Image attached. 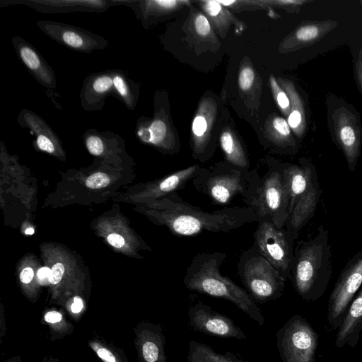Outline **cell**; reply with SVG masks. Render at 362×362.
I'll return each instance as SVG.
<instances>
[{
	"label": "cell",
	"instance_id": "1",
	"mask_svg": "<svg viewBox=\"0 0 362 362\" xmlns=\"http://www.w3.org/2000/svg\"><path fill=\"white\" fill-rule=\"evenodd\" d=\"M157 219L173 234L196 236L204 232L228 233L246 224L258 222L259 216L247 206H226L214 211H203L173 192L156 204Z\"/></svg>",
	"mask_w": 362,
	"mask_h": 362
},
{
	"label": "cell",
	"instance_id": "2",
	"mask_svg": "<svg viewBox=\"0 0 362 362\" xmlns=\"http://www.w3.org/2000/svg\"><path fill=\"white\" fill-rule=\"evenodd\" d=\"M226 258L223 252H202L193 257L182 279L192 291L221 298L235 304L260 326L265 322L261 310L250 293L223 276L220 267Z\"/></svg>",
	"mask_w": 362,
	"mask_h": 362
},
{
	"label": "cell",
	"instance_id": "3",
	"mask_svg": "<svg viewBox=\"0 0 362 362\" xmlns=\"http://www.w3.org/2000/svg\"><path fill=\"white\" fill-rule=\"evenodd\" d=\"M332 274L329 230L320 225L313 236L298 242L291 269L293 286L306 301H316L325 293Z\"/></svg>",
	"mask_w": 362,
	"mask_h": 362
},
{
	"label": "cell",
	"instance_id": "4",
	"mask_svg": "<svg viewBox=\"0 0 362 362\" xmlns=\"http://www.w3.org/2000/svg\"><path fill=\"white\" fill-rule=\"evenodd\" d=\"M284 175L289 194V216L286 229L295 240L314 216L322 190L315 167L307 160L284 165Z\"/></svg>",
	"mask_w": 362,
	"mask_h": 362
},
{
	"label": "cell",
	"instance_id": "5",
	"mask_svg": "<svg viewBox=\"0 0 362 362\" xmlns=\"http://www.w3.org/2000/svg\"><path fill=\"white\" fill-rule=\"evenodd\" d=\"M199 192L207 196L215 204L224 207L238 196L249 207L252 196L253 173L237 168L228 162L209 168H201L192 180Z\"/></svg>",
	"mask_w": 362,
	"mask_h": 362
},
{
	"label": "cell",
	"instance_id": "6",
	"mask_svg": "<svg viewBox=\"0 0 362 362\" xmlns=\"http://www.w3.org/2000/svg\"><path fill=\"white\" fill-rule=\"evenodd\" d=\"M284 165L270 162L267 169L252 170V196L249 208L278 228H284L289 216V194L284 175Z\"/></svg>",
	"mask_w": 362,
	"mask_h": 362
},
{
	"label": "cell",
	"instance_id": "7",
	"mask_svg": "<svg viewBox=\"0 0 362 362\" xmlns=\"http://www.w3.org/2000/svg\"><path fill=\"white\" fill-rule=\"evenodd\" d=\"M238 275L255 302L264 303L279 298L286 280L260 253L255 243L240 256Z\"/></svg>",
	"mask_w": 362,
	"mask_h": 362
},
{
	"label": "cell",
	"instance_id": "8",
	"mask_svg": "<svg viewBox=\"0 0 362 362\" xmlns=\"http://www.w3.org/2000/svg\"><path fill=\"white\" fill-rule=\"evenodd\" d=\"M282 362H317L319 335L305 318L294 315L277 331Z\"/></svg>",
	"mask_w": 362,
	"mask_h": 362
},
{
	"label": "cell",
	"instance_id": "9",
	"mask_svg": "<svg viewBox=\"0 0 362 362\" xmlns=\"http://www.w3.org/2000/svg\"><path fill=\"white\" fill-rule=\"evenodd\" d=\"M254 243L260 253L287 281L291 280L294 258V238L284 228L267 220H259L254 233Z\"/></svg>",
	"mask_w": 362,
	"mask_h": 362
},
{
	"label": "cell",
	"instance_id": "10",
	"mask_svg": "<svg viewBox=\"0 0 362 362\" xmlns=\"http://www.w3.org/2000/svg\"><path fill=\"white\" fill-rule=\"evenodd\" d=\"M362 286V250L350 259L335 284L330 294L327 314L326 328L338 329L356 294Z\"/></svg>",
	"mask_w": 362,
	"mask_h": 362
},
{
	"label": "cell",
	"instance_id": "11",
	"mask_svg": "<svg viewBox=\"0 0 362 362\" xmlns=\"http://www.w3.org/2000/svg\"><path fill=\"white\" fill-rule=\"evenodd\" d=\"M36 25L49 38L74 51L90 53L110 46L105 37L80 27L49 20L37 21Z\"/></svg>",
	"mask_w": 362,
	"mask_h": 362
},
{
	"label": "cell",
	"instance_id": "12",
	"mask_svg": "<svg viewBox=\"0 0 362 362\" xmlns=\"http://www.w3.org/2000/svg\"><path fill=\"white\" fill-rule=\"evenodd\" d=\"M11 43L18 59L35 81L44 88L53 105L62 110V106L58 102L60 95L57 90V78L52 66L36 47L21 36L14 35L11 38Z\"/></svg>",
	"mask_w": 362,
	"mask_h": 362
},
{
	"label": "cell",
	"instance_id": "13",
	"mask_svg": "<svg viewBox=\"0 0 362 362\" xmlns=\"http://www.w3.org/2000/svg\"><path fill=\"white\" fill-rule=\"evenodd\" d=\"M189 325L194 330L206 335L222 338L247 339L242 329L228 317L202 302L188 310Z\"/></svg>",
	"mask_w": 362,
	"mask_h": 362
},
{
	"label": "cell",
	"instance_id": "14",
	"mask_svg": "<svg viewBox=\"0 0 362 362\" xmlns=\"http://www.w3.org/2000/svg\"><path fill=\"white\" fill-rule=\"evenodd\" d=\"M24 6L43 13H103L118 0H1L0 6Z\"/></svg>",
	"mask_w": 362,
	"mask_h": 362
},
{
	"label": "cell",
	"instance_id": "15",
	"mask_svg": "<svg viewBox=\"0 0 362 362\" xmlns=\"http://www.w3.org/2000/svg\"><path fill=\"white\" fill-rule=\"evenodd\" d=\"M333 120L338 144L344 153L349 170L354 172L361 147L356 119L349 110L341 107L335 110Z\"/></svg>",
	"mask_w": 362,
	"mask_h": 362
},
{
	"label": "cell",
	"instance_id": "16",
	"mask_svg": "<svg viewBox=\"0 0 362 362\" xmlns=\"http://www.w3.org/2000/svg\"><path fill=\"white\" fill-rule=\"evenodd\" d=\"M134 344L139 362H166L165 338L160 325L139 322L134 327Z\"/></svg>",
	"mask_w": 362,
	"mask_h": 362
},
{
	"label": "cell",
	"instance_id": "17",
	"mask_svg": "<svg viewBox=\"0 0 362 362\" xmlns=\"http://www.w3.org/2000/svg\"><path fill=\"white\" fill-rule=\"evenodd\" d=\"M109 96L117 97L113 69L90 74L84 78L79 94L81 105L84 110H102Z\"/></svg>",
	"mask_w": 362,
	"mask_h": 362
},
{
	"label": "cell",
	"instance_id": "18",
	"mask_svg": "<svg viewBox=\"0 0 362 362\" xmlns=\"http://www.w3.org/2000/svg\"><path fill=\"white\" fill-rule=\"evenodd\" d=\"M165 113L161 106L156 105L153 119L144 116L138 119L135 134L142 143L171 151L175 148V142L169 130Z\"/></svg>",
	"mask_w": 362,
	"mask_h": 362
},
{
	"label": "cell",
	"instance_id": "19",
	"mask_svg": "<svg viewBox=\"0 0 362 362\" xmlns=\"http://www.w3.org/2000/svg\"><path fill=\"white\" fill-rule=\"evenodd\" d=\"M17 122L21 127L28 129L35 136L33 144L40 151L50 154L61 151L59 139L54 131L35 112L22 109L17 116Z\"/></svg>",
	"mask_w": 362,
	"mask_h": 362
},
{
	"label": "cell",
	"instance_id": "20",
	"mask_svg": "<svg viewBox=\"0 0 362 362\" xmlns=\"http://www.w3.org/2000/svg\"><path fill=\"white\" fill-rule=\"evenodd\" d=\"M215 107L210 101H203L193 119V156L204 162L209 156V130L211 127Z\"/></svg>",
	"mask_w": 362,
	"mask_h": 362
},
{
	"label": "cell",
	"instance_id": "21",
	"mask_svg": "<svg viewBox=\"0 0 362 362\" xmlns=\"http://www.w3.org/2000/svg\"><path fill=\"white\" fill-rule=\"evenodd\" d=\"M362 330V286L352 300L345 318L338 329L334 345L342 348L356 346Z\"/></svg>",
	"mask_w": 362,
	"mask_h": 362
},
{
	"label": "cell",
	"instance_id": "22",
	"mask_svg": "<svg viewBox=\"0 0 362 362\" xmlns=\"http://www.w3.org/2000/svg\"><path fill=\"white\" fill-rule=\"evenodd\" d=\"M83 139L88 151L96 156L124 144V140L117 134L95 129H86L83 134Z\"/></svg>",
	"mask_w": 362,
	"mask_h": 362
},
{
	"label": "cell",
	"instance_id": "23",
	"mask_svg": "<svg viewBox=\"0 0 362 362\" xmlns=\"http://www.w3.org/2000/svg\"><path fill=\"white\" fill-rule=\"evenodd\" d=\"M113 81L118 100L129 110L136 108L139 97V85L122 70L113 69Z\"/></svg>",
	"mask_w": 362,
	"mask_h": 362
},
{
	"label": "cell",
	"instance_id": "24",
	"mask_svg": "<svg viewBox=\"0 0 362 362\" xmlns=\"http://www.w3.org/2000/svg\"><path fill=\"white\" fill-rule=\"evenodd\" d=\"M187 362H248L230 351L221 354L207 344L191 340L189 343Z\"/></svg>",
	"mask_w": 362,
	"mask_h": 362
},
{
	"label": "cell",
	"instance_id": "25",
	"mask_svg": "<svg viewBox=\"0 0 362 362\" xmlns=\"http://www.w3.org/2000/svg\"><path fill=\"white\" fill-rule=\"evenodd\" d=\"M219 142L226 162L237 168L248 170L247 157L233 133L229 130L223 131L220 135Z\"/></svg>",
	"mask_w": 362,
	"mask_h": 362
},
{
	"label": "cell",
	"instance_id": "26",
	"mask_svg": "<svg viewBox=\"0 0 362 362\" xmlns=\"http://www.w3.org/2000/svg\"><path fill=\"white\" fill-rule=\"evenodd\" d=\"M41 322L48 327L49 339L52 341L62 339L74 330L73 324L66 315L57 309L45 310L42 315Z\"/></svg>",
	"mask_w": 362,
	"mask_h": 362
},
{
	"label": "cell",
	"instance_id": "27",
	"mask_svg": "<svg viewBox=\"0 0 362 362\" xmlns=\"http://www.w3.org/2000/svg\"><path fill=\"white\" fill-rule=\"evenodd\" d=\"M282 84L291 103V111L287 122L291 129L300 137L305 130L306 124L303 104L291 82L284 81Z\"/></svg>",
	"mask_w": 362,
	"mask_h": 362
},
{
	"label": "cell",
	"instance_id": "28",
	"mask_svg": "<svg viewBox=\"0 0 362 362\" xmlns=\"http://www.w3.org/2000/svg\"><path fill=\"white\" fill-rule=\"evenodd\" d=\"M88 345L103 362H129L122 348L102 337H93L88 340Z\"/></svg>",
	"mask_w": 362,
	"mask_h": 362
},
{
	"label": "cell",
	"instance_id": "29",
	"mask_svg": "<svg viewBox=\"0 0 362 362\" xmlns=\"http://www.w3.org/2000/svg\"><path fill=\"white\" fill-rule=\"evenodd\" d=\"M336 22L323 21L300 27L294 33L293 39L300 44H311L320 39L335 25Z\"/></svg>",
	"mask_w": 362,
	"mask_h": 362
},
{
	"label": "cell",
	"instance_id": "30",
	"mask_svg": "<svg viewBox=\"0 0 362 362\" xmlns=\"http://www.w3.org/2000/svg\"><path fill=\"white\" fill-rule=\"evenodd\" d=\"M270 130L273 142L282 148H293L295 144L291 137V127L283 117H275L270 123Z\"/></svg>",
	"mask_w": 362,
	"mask_h": 362
},
{
	"label": "cell",
	"instance_id": "31",
	"mask_svg": "<svg viewBox=\"0 0 362 362\" xmlns=\"http://www.w3.org/2000/svg\"><path fill=\"white\" fill-rule=\"evenodd\" d=\"M270 84L274 99L284 115H288L291 111V103L287 93L282 90L273 76H270Z\"/></svg>",
	"mask_w": 362,
	"mask_h": 362
},
{
	"label": "cell",
	"instance_id": "32",
	"mask_svg": "<svg viewBox=\"0 0 362 362\" xmlns=\"http://www.w3.org/2000/svg\"><path fill=\"white\" fill-rule=\"evenodd\" d=\"M109 183V176L107 174L101 172L92 174L86 180V187L90 189L103 188L106 187Z\"/></svg>",
	"mask_w": 362,
	"mask_h": 362
},
{
	"label": "cell",
	"instance_id": "33",
	"mask_svg": "<svg viewBox=\"0 0 362 362\" xmlns=\"http://www.w3.org/2000/svg\"><path fill=\"white\" fill-rule=\"evenodd\" d=\"M254 78L255 73L252 68L246 66L242 69L238 76V84L240 89L249 90L252 86Z\"/></svg>",
	"mask_w": 362,
	"mask_h": 362
},
{
	"label": "cell",
	"instance_id": "34",
	"mask_svg": "<svg viewBox=\"0 0 362 362\" xmlns=\"http://www.w3.org/2000/svg\"><path fill=\"white\" fill-rule=\"evenodd\" d=\"M194 28L197 34L202 37H206L211 33L210 23L206 17L202 13L195 17Z\"/></svg>",
	"mask_w": 362,
	"mask_h": 362
},
{
	"label": "cell",
	"instance_id": "35",
	"mask_svg": "<svg viewBox=\"0 0 362 362\" xmlns=\"http://www.w3.org/2000/svg\"><path fill=\"white\" fill-rule=\"evenodd\" d=\"M202 3L204 10L209 16L216 17L221 13L222 5L218 1H204Z\"/></svg>",
	"mask_w": 362,
	"mask_h": 362
},
{
	"label": "cell",
	"instance_id": "36",
	"mask_svg": "<svg viewBox=\"0 0 362 362\" xmlns=\"http://www.w3.org/2000/svg\"><path fill=\"white\" fill-rule=\"evenodd\" d=\"M64 273V266L61 262L56 263L52 268L49 282L53 285L59 284Z\"/></svg>",
	"mask_w": 362,
	"mask_h": 362
},
{
	"label": "cell",
	"instance_id": "37",
	"mask_svg": "<svg viewBox=\"0 0 362 362\" xmlns=\"http://www.w3.org/2000/svg\"><path fill=\"white\" fill-rule=\"evenodd\" d=\"M107 240L109 244L117 248L122 247L125 243L123 237L116 233L110 234L107 236Z\"/></svg>",
	"mask_w": 362,
	"mask_h": 362
},
{
	"label": "cell",
	"instance_id": "38",
	"mask_svg": "<svg viewBox=\"0 0 362 362\" xmlns=\"http://www.w3.org/2000/svg\"><path fill=\"white\" fill-rule=\"evenodd\" d=\"M34 272L30 267L23 269L20 274V280L24 284H28L33 280Z\"/></svg>",
	"mask_w": 362,
	"mask_h": 362
},
{
	"label": "cell",
	"instance_id": "39",
	"mask_svg": "<svg viewBox=\"0 0 362 362\" xmlns=\"http://www.w3.org/2000/svg\"><path fill=\"white\" fill-rule=\"evenodd\" d=\"M6 320L4 314V308L1 305L0 313V344H1L3 338L6 335Z\"/></svg>",
	"mask_w": 362,
	"mask_h": 362
},
{
	"label": "cell",
	"instance_id": "40",
	"mask_svg": "<svg viewBox=\"0 0 362 362\" xmlns=\"http://www.w3.org/2000/svg\"><path fill=\"white\" fill-rule=\"evenodd\" d=\"M356 74L359 85L362 88V48L359 52L356 65Z\"/></svg>",
	"mask_w": 362,
	"mask_h": 362
},
{
	"label": "cell",
	"instance_id": "41",
	"mask_svg": "<svg viewBox=\"0 0 362 362\" xmlns=\"http://www.w3.org/2000/svg\"><path fill=\"white\" fill-rule=\"evenodd\" d=\"M51 270L48 267H42L37 271V277L40 280H49Z\"/></svg>",
	"mask_w": 362,
	"mask_h": 362
},
{
	"label": "cell",
	"instance_id": "42",
	"mask_svg": "<svg viewBox=\"0 0 362 362\" xmlns=\"http://www.w3.org/2000/svg\"><path fill=\"white\" fill-rule=\"evenodd\" d=\"M35 362H59V359L52 356L43 358L41 361H36Z\"/></svg>",
	"mask_w": 362,
	"mask_h": 362
},
{
	"label": "cell",
	"instance_id": "43",
	"mask_svg": "<svg viewBox=\"0 0 362 362\" xmlns=\"http://www.w3.org/2000/svg\"><path fill=\"white\" fill-rule=\"evenodd\" d=\"M3 362H23V361L20 356H14L4 361Z\"/></svg>",
	"mask_w": 362,
	"mask_h": 362
},
{
	"label": "cell",
	"instance_id": "44",
	"mask_svg": "<svg viewBox=\"0 0 362 362\" xmlns=\"http://www.w3.org/2000/svg\"><path fill=\"white\" fill-rule=\"evenodd\" d=\"M221 5L230 6L232 4L235 3V1H218Z\"/></svg>",
	"mask_w": 362,
	"mask_h": 362
},
{
	"label": "cell",
	"instance_id": "45",
	"mask_svg": "<svg viewBox=\"0 0 362 362\" xmlns=\"http://www.w3.org/2000/svg\"><path fill=\"white\" fill-rule=\"evenodd\" d=\"M34 232H35L34 229L32 228H28L25 230V233L26 235H32L34 233Z\"/></svg>",
	"mask_w": 362,
	"mask_h": 362
}]
</instances>
